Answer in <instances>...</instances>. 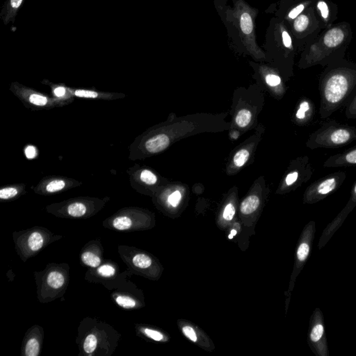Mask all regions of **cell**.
<instances>
[{
	"label": "cell",
	"mask_w": 356,
	"mask_h": 356,
	"mask_svg": "<svg viewBox=\"0 0 356 356\" xmlns=\"http://www.w3.org/2000/svg\"><path fill=\"white\" fill-rule=\"evenodd\" d=\"M266 82L267 83L268 85L274 87V86H277L281 84V79L277 75L269 74L266 77Z\"/></svg>",
	"instance_id": "ab89813d"
},
{
	"label": "cell",
	"mask_w": 356,
	"mask_h": 356,
	"mask_svg": "<svg viewBox=\"0 0 356 356\" xmlns=\"http://www.w3.org/2000/svg\"><path fill=\"white\" fill-rule=\"evenodd\" d=\"M25 155L28 159H33L36 155V149L33 146H28L25 150Z\"/></svg>",
	"instance_id": "60d3db41"
},
{
	"label": "cell",
	"mask_w": 356,
	"mask_h": 356,
	"mask_svg": "<svg viewBox=\"0 0 356 356\" xmlns=\"http://www.w3.org/2000/svg\"><path fill=\"white\" fill-rule=\"evenodd\" d=\"M240 28L241 31L246 36H251L253 31V21L251 14L243 12L240 16Z\"/></svg>",
	"instance_id": "5bb4252c"
},
{
	"label": "cell",
	"mask_w": 356,
	"mask_h": 356,
	"mask_svg": "<svg viewBox=\"0 0 356 356\" xmlns=\"http://www.w3.org/2000/svg\"><path fill=\"white\" fill-rule=\"evenodd\" d=\"M86 211V206L81 202H75L68 207V214L73 217H81L85 214Z\"/></svg>",
	"instance_id": "ffe728a7"
},
{
	"label": "cell",
	"mask_w": 356,
	"mask_h": 356,
	"mask_svg": "<svg viewBox=\"0 0 356 356\" xmlns=\"http://www.w3.org/2000/svg\"><path fill=\"white\" fill-rule=\"evenodd\" d=\"M141 180L149 185L155 184L158 181L157 176L149 170H144L141 174Z\"/></svg>",
	"instance_id": "1f68e13d"
},
{
	"label": "cell",
	"mask_w": 356,
	"mask_h": 356,
	"mask_svg": "<svg viewBox=\"0 0 356 356\" xmlns=\"http://www.w3.org/2000/svg\"><path fill=\"white\" fill-rule=\"evenodd\" d=\"M252 119V114L248 109H241L236 117V123L241 128H245L249 125Z\"/></svg>",
	"instance_id": "ac0fdd59"
},
{
	"label": "cell",
	"mask_w": 356,
	"mask_h": 356,
	"mask_svg": "<svg viewBox=\"0 0 356 356\" xmlns=\"http://www.w3.org/2000/svg\"><path fill=\"white\" fill-rule=\"evenodd\" d=\"M236 214V209L232 203H228L225 206L224 210L222 214V218L225 223L232 221Z\"/></svg>",
	"instance_id": "f1b7e54d"
},
{
	"label": "cell",
	"mask_w": 356,
	"mask_h": 356,
	"mask_svg": "<svg viewBox=\"0 0 356 356\" xmlns=\"http://www.w3.org/2000/svg\"><path fill=\"white\" fill-rule=\"evenodd\" d=\"M345 117L349 120L356 119V94L346 106Z\"/></svg>",
	"instance_id": "484cf974"
},
{
	"label": "cell",
	"mask_w": 356,
	"mask_h": 356,
	"mask_svg": "<svg viewBox=\"0 0 356 356\" xmlns=\"http://www.w3.org/2000/svg\"><path fill=\"white\" fill-rule=\"evenodd\" d=\"M75 95L79 98H96L98 93L95 91H88V90H77L75 91Z\"/></svg>",
	"instance_id": "8d00e7d4"
},
{
	"label": "cell",
	"mask_w": 356,
	"mask_h": 356,
	"mask_svg": "<svg viewBox=\"0 0 356 356\" xmlns=\"http://www.w3.org/2000/svg\"><path fill=\"white\" fill-rule=\"evenodd\" d=\"M82 262L91 267H98L101 263L100 257L91 252H86L82 255Z\"/></svg>",
	"instance_id": "44dd1931"
},
{
	"label": "cell",
	"mask_w": 356,
	"mask_h": 356,
	"mask_svg": "<svg viewBox=\"0 0 356 356\" xmlns=\"http://www.w3.org/2000/svg\"><path fill=\"white\" fill-rule=\"evenodd\" d=\"M180 330L183 336L194 344L200 345V335L196 328L188 323L181 324Z\"/></svg>",
	"instance_id": "4fadbf2b"
},
{
	"label": "cell",
	"mask_w": 356,
	"mask_h": 356,
	"mask_svg": "<svg viewBox=\"0 0 356 356\" xmlns=\"http://www.w3.org/2000/svg\"><path fill=\"white\" fill-rule=\"evenodd\" d=\"M310 253V246L307 243H302L297 250V257L299 262H304L307 260Z\"/></svg>",
	"instance_id": "4dcf8cb0"
},
{
	"label": "cell",
	"mask_w": 356,
	"mask_h": 356,
	"mask_svg": "<svg viewBox=\"0 0 356 356\" xmlns=\"http://www.w3.org/2000/svg\"><path fill=\"white\" fill-rule=\"evenodd\" d=\"M170 145V139L168 136L160 134L154 136L146 142V151L150 153L162 152Z\"/></svg>",
	"instance_id": "8fae6325"
},
{
	"label": "cell",
	"mask_w": 356,
	"mask_h": 356,
	"mask_svg": "<svg viewBox=\"0 0 356 356\" xmlns=\"http://www.w3.org/2000/svg\"><path fill=\"white\" fill-rule=\"evenodd\" d=\"M248 158H249V152H248L247 150H240V151H238L235 155H234V165L238 167H242V166H244L245 164H246V162L248 161Z\"/></svg>",
	"instance_id": "cb8c5ba5"
},
{
	"label": "cell",
	"mask_w": 356,
	"mask_h": 356,
	"mask_svg": "<svg viewBox=\"0 0 356 356\" xmlns=\"http://www.w3.org/2000/svg\"><path fill=\"white\" fill-rule=\"evenodd\" d=\"M313 169L308 157L299 159L297 167L287 174L285 182L287 186H293L296 184L308 182L313 176Z\"/></svg>",
	"instance_id": "5b68a950"
},
{
	"label": "cell",
	"mask_w": 356,
	"mask_h": 356,
	"mask_svg": "<svg viewBox=\"0 0 356 356\" xmlns=\"http://www.w3.org/2000/svg\"><path fill=\"white\" fill-rule=\"evenodd\" d=\"M282 39L284 46L289 50H293V45H292V38H291L290 33L285 29L282 31Z\"/></svg>",
	"instance_id": "74e56055"
},
{
	"label": "cell",
	"mask_w": 356,
	"mask_h": 356,
	"mask_svg": "<svg viewBox=\"0 0 356 356\" xmlns=\"http://www.w3.org/2000/svg\"><path fill=\"white\" fill-rule=\"evenodd\" d=\"M17 188L14 187H6L1 188L0 190V198L2 200H8V199L13 198L17 194Z\"/></svg>",
	"instance_id": "836d02e7"
},
{
	"label": "cell",
	"mask_w": 356,
	"mask_h": 356,
	"mask_svg": "<svg viewBox=\"0 0 356 356\" xmlns=\"http://www.w3.org/2000/svg\"><path fill=\"white\" fill-rule=\"evenodd\" d=\"M332 6L330 1L327 0H316L315 1V8L320 17V27L329 28L332 26V22L335 20L333 15Z\"/></svg>",
	"instance_id": "9c48e42d"
},
{
	"label": "cell",
	"mask_w": 356,
	"mask_h": 356,
	"mask_svg": "<svg viewBox=\"0 0 356 356\" xmlns=\"http://www.w3.org/2000/svg\"><path fill=\"white\" fill-rule=\"evenodd\" d=\"M356 205V181L354 184L353 188H352V195H351L350 202L348 205Z\"/></svg>",
	"instance_id": "b9f144b4"
},
{
	"label": "cell",
	"mask_w": 356,
	"mask_h": 356,
	"mask_svg": "<svg viewBox=\"0 0 356 356\" xmlns=\"http://www.w3.org/2000/svg\"><path fill=\"white\" fill-rule=\"evenodd\" d=\"M354 166H356V146L331 156L324 164V168H341Z\"/></svg>",
	"instance_id": "52a82bcc"
},
{
	"label": "cell",
	"mask_w": 356,
	"mask_h": 356,
	"mask_svg": "<svg viewBox=\"0 0 356 356\" xmlns=\"http://www.w3.org/2000/svg\"><path fill=\"white\" fill-rule=\"evenodd\" d=\"M29 100L31 104L36 106H45L48 102V100H47L46 97L40 94H36V93L31 95L29 96Z\"/></svg>",
	"instance_id": "e575fe53"
},
{
	"label": "cell",
	"mask_w": 356,
	"mask_h": 356,
	"mask_svg": "<svg viewBox=\"0 0 356 356\" xmlns=\"http://www.w3.org/2000/svg\"><path fill=\"white\" fill-rule=\"evenodd\" d=\"M47 282L49 286L54 289H59L63 286L65 279L62 274L59 272H56V271H53L48 275Z\"/></svg>",
	"instance_id": "2e32d148"
},
{
	"label": "cell",
	"mask_w": 356,
	"mask_h": 356,
	"mask_svg": "<svg viewBox=\"0 0 356 356\" xmlns=\"http://www.w3.org/2000/svg\"><path fill=\"white\" fill-rule=\"evenodd\" d=\"M66 186V183L61 179H56L48 183L46 186V191L50 193H54L62 190Z\"/></svg>",
	"instance_id": "d6a6232c"
},
{
	"label": "cell",
	"mask_w": 356,
	"mask_h": 356,
	"mask_svg": "<svg viewBox=\"0 0 356 356\" xmlns=\"http://www.w3.org/2000/svg\"><path fill=\"white\" fill-rule=\"evenodd\" d=\"M66 93V89L63 86H59L54 89V94L57 97H62Z\"/></svg>",
	"instance_id": "7bdbcfd3"
},
{
	"label": "cell",
	"mask_w": 356,
	"mask_h": 356,
	"mask_svg": "<svg viewBox=\"0 0 356 356\" xmlns=\"http://www.w3.org/2000/svg\"><path fill=\"white\" fill-rule=\"evenodd\" d=\"M97 345H98V340L96 336L91 334L86 337L85 342L84 344V350L86 353L91 354L96 350Z\"/></svg>",
	"instance_id": "603a6c76"
},
{
	"label": "cell",
	"mask_w": 356,
	"mask_h": 356,
	"mask_svg": "<svg viewBox=\"0 0 356 356\" xmlns=\"http://www.w3.org/2000/svg\"><path fill=\"white\" fill-rule=\"evenodd\" d=\"M132 262H133L134 265L137 267L141 268V269H147L152 264V260L151 257L145 254L135 255Z\"/></svg>",
	"instance_id": "d6986e66"
},
{
	"label": "cell",
	"mask_w": 356,
	"mask_h": 356,
	"mask_svg": "<svg viewBox=\"0 0 356 356\" xmlns=\"http://www.w3.org/2000/svg\"><path fill=\"white\" fill-rule=\"evenodd\" d=\"M356 140V128L342 124L335 120L326 123L310 135L308 149H339Z\"/></svg>",
	"instance_id": "3957f363"
},
{
	"label": "cell",
	"mask_w": 356,
	"mask_h": 356,
	"mask_svg": "<svg viewBox=\"0 0 356 356\" xmlns=\"http://www.w3.org/2000/svg\"><path fill=\"white\" fill-rule=\"evenodd\" d=\"M346 178V173L338 172L314 181L306 189L304 195L305 201L308 203H315L325 198L341 187Z\"/></svg>",
	"instance_id": "277c9868"
},
{
	"label": "cell",
	"mask_w": 356,
	"mask_h": 356,
	"mask_svg": "<svg viewBox=\"0 0 356 356\" xmlns=\"http://www.w3.org/2000/svg\"><path fill=\"white\" fill-rule=\"evenodd\" d=\"M28 244L31 251H36L40 250L43 245V238L38 232H33L29 236Z\"/></svg>",
	"instance_id": "e0dca14e"
},
{
	"label": "cell",
	"mask_w": 356,
	"mask_h": 356,
	"mask_svg": "<svg viewBox=\"0 0 356 356\" xmlns=\"http://www.w3.org/2000/svg\"><path fill=\"white\" fill-rule=\"evenodd\" d=\"M38 353H39V343L36 339L29 340L26 345V356H37Z\"/></svg>",
	"instance_id": "d4e9b609"
},
{
	"label": "cell",
	"mask_w": 356,
	"mask_h": 356,
	"mask_svg": "<svg viewBox=\"0 0 356 356\" xmlns=\"http://www.w3.org/2000/svg\"><path fill=\"white\" fill-rule=\"evenodd\" d=\"M143 331H144V334H145L148 338H151V339L154 340V341H167V338H166L165 335L160 332V331L153 330V329H144Z\"/></svg>",
	"instance_id": "4316f807"
},
{
	"label": "cell",
	"mask_w": 356,
	"mask_h": 356,
	"mask_svg": "<svg viewBox=\"0 0 356 356\" xmlns=\"http://www.w3.org/2000/svg\"><path fill=\"white\" fill-rule=\"evenodd\" d=\"M350 35V25L346 22L329 28L308 47L303 54L301 66L307 68L334 62L333 56L343 48Z\"/></svg>",
	"instance_id": "7a4b0ae2"
},
{
	"label": "cell",
	"mask_w": 356,
	"mask_h": 356,
	"mask_svg": "<svg viewBox=\"0 0 356 356\" xmlns=\"http://www.w3.org/2000/svg\"><path fill=\"white\" fill-rule=\"evenodd\" d=\"M320 115L327 119L343 108L356 92V65L347 61L330 63L321 75Z\"/></svg>",
	"instance_id": "6da1fadb"
},
{
	"label": "cell",
	"mask_w": 356,
	"mask_h": 356,
	"mask_svg": "<svg viewBox=\"0 0 356 356\" xmlns=\"http://www.w3.org/2000/svg\"><path fill=\"white\" fill-rule=\"evenodd\" d=\"M324 333V326L322 324H316L310 333V340L313 343H317L322 338Z\"/></svg>",
	"instance_id": "83f0119b"
},
{
	"label": "cell",
	"mask_w": 356,
	"mask_h": 356,
	"mask_svg": "<svg viewBox=\"0 0 356 356\" xmlns=\"http://www.w3.org/2000/svg\"><path fill=\"white\" fill-rule=\"evenodd\" d=\"M24 0H6L1 8L0 18L3 24L7 25L10 22L14 23L17 13L20 10Z\"/></svg>",
	"instance_id": "ba28073f"
},
{
	"label": "cell",
	"mask_w": 356,
	"mask_h": 356,
	"mask_svg": "<svg viewBox=\"0 0 356 356\" xmlns=\"http://www.w3.org/2000/svg\"><path fill=\"white\" fill-rule=\"evenodd\" d=\"M181 200V194L180 191H176L169 195V202L172 207H178Z\"/></svg>",
	"instance_id": "d590c367"
},
{
	"label": "cell",
	"mask_w": 356,
	"mask_h": 356,
	"mask_svg": "<svg viewBox=\"0 0 356 356\" xmlns=\"http://www.w3.org/2000/svg\"><path fill=\"white\" fill-rule=\"evenodd\" d=\"M315 116V105L310 99L303 100L299 103V108L296 112V119L302 125L308 124L313 121Z\"/></svg>",
	"instance_id": "30bf717a"
},
{
	"label": "cell",
	"mask_w": 356,
	"mask_h": 356,
	"mask_svg": "<svg viewBox=\"0 0 356 356\" xmlns=\"http://www.w3.org/2000/svg\"><path fill=\"white\" fill-rule=\"evenodd\" d=\"M131 219L127 216H120L116 218L113 221V225L118 230H127L131 228Z\"/></svg>",
	"instance_id": "7402d4cb"
},
{
	"label": "cell",
	"mask_w": 356,
	"mask_h": 356,
	"mask_svg": "<svg viewBox=\"0 0 356 356\" xmlns=\"http://www.w3.org/2000/svg\"><path fill=\"white\" fill-rule=\"evenodd\" d=\"M318 28H320V22L315 15V8L313 6H310L307 12L306 10L294 20V33L299 36H305L308 33L310 34Z\"/></svg>",
	"instance_id": "8992f818"
},
{
	"label": "cell",
	"mask_w": 356,
	"mask_h": 356,
	"mask_svg": "<svg viewBox=\"0 0 356 356\" xmlns=\"http://www.w3.org/2000/svg\"><path fill=\"white\" fill-rule=\"evenodd\" d=\"M315 1L316 0H305L302 2L299 3L297 6L294 7L292 10H290V11L287 14V18L291 20H295L299 15L304 13L307 8L312 6V4L315 3Z\"/></svg>",
	"instance_id": "9a60e30c"
},
{
	"label": "cell",
	"mask_w": 356,
	"mask_h": 356,
	"mask_svg": "<svg viewBox=\"0 0 356 356\" xmlns=\"http://www.w3.org/2000/svg\"><path fill=\"white\" fill-rule=\"evenodd\" d=\"M116 302L122 308L130 309V308H135L136 302L132 298L126 297V296H119L116 299Z\"/></svg>",
	"instance_id": "f546056e"
},
{
	"label": "cell",
	"mask_w": 356,
	"mask_h": 356,
	"mask_svg": "<svg viewBox=\"0 0 356 356\" xmlns=\"http://www.w3.org/2000/svg\"><path fill=\"white\" fill-rule=\"evenodd\" d=\"M260 198L257 195H250L243 200L240 205V211L244 215L253 214L260 206Z\"/></svg>",
	"instance_id": "7c38bea8"
},
{
	"label": "cell",
	"mask_w": 356,
	"mask_h": 356,
	"mask_svg": "<svg viewBox=\"0 0 356 356\" xmlns=\"http://www.w3.org/2000/svg\"><path fill=\"white\" fill-rule=\"evenodd\" d=\"M98 272L104 277H111L115 274V269L112 266L104 265L98 269Z\"/></svg>",
	"instance_id": "f35d334b"
}]
</instances>
